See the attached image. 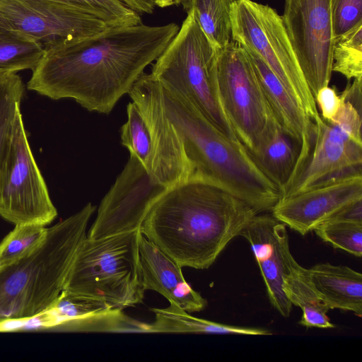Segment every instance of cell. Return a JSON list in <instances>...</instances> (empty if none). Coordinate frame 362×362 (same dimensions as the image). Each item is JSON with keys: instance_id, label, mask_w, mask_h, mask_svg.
<instances>
[{"instance_id": "cell-13", "label": "cell", "mask_w": 362, "mask_h": 362, "mask_svg": "<svg viewBox=\"0 0 362 362\" xmlns=\"http://www.w3.org/2000/svg\"><path fill=\"white\" fill-rule=\"evenodd\" d=\"M312 122L309 154L281 190V199L341 179L362 175V143L324 120L320 113Z\"/></svg>"}, {"instance_id": "cell-29", "label": "cell", "mask_w": 362, "mask_h": 362, "mask_svg": "<svg viewBox=\"0 0 362 362\" xmlns=\"http://www.w3.org/2000/svg\"><path fill=\"white\" fill-rule=\"evenodd\" d=\"M348 80H362V23L335 37L332 49V72Z\"/></svg>"}, {"instance_id": "cell-10", "label": "cell", "mask_w": 362, "mask_h": 362, "mask_svg": "<svg viewBox=\"0 0 362 362\" xmlns=\"http://www.w3.org/2000/svg\"><path fill=\"white\" fill-rule=\"evenodd\" d=\"M0 25L22 33L45 49L110 27L82 9L54 0H1Z\"/></svg>"}, {"instance_id": "cell-18", "label": "cell", "mask_w": 362, "mask_h": 362, "mask_svg": "<svg viewBox=\"0 0 362 362\" xmlns=\"http://www.w3.org/2000/svg\"><path fill=\"white\" fill-rule=\"evenodd\" d=\"M243 48L248 55L273 117L283 129L300 144L293 178L309 154L313 122L264 60L253 50Z\"/></svg>"}, {"instance_id": "cell-31", "label": "cell", "mask_w": 362, "mask_h": 362, "mask_svg": "<svg viewBox=\"0 0 362 362\" xmlns=\"http://www.w3.org/2000/svg\"><path fill=\"white\" fill-rule=\"evenodd\" d=\"M82 9L103 20L110 27L141 24L140 15L120 0H54Z\"/></svg>"}, {"instance_id": "cell-4", "label": "cell", "mask_w": 362, "mask_h": 362, "mask_svg": "<svg viewBox=\"0 0 362 362\" xmlns=\"http://www.w3.org/2000/svg\"><path fill=\"white\" fill-rule=\"evenodd\" d=\"M95 208L89 202L47 228L36 248L0 267V320L33 317L55 302Z\"/></svg>"}, {"instance_id": "cell-37", "label": "cell", "mask_w": 362, "mask_h": 362, "mask_svg": "<svg viewBox=\"0 0 362 362\" xmlns=\"http://www.w3.org/2000/svg\"><path fill=\"white\" fill-rule=\"evenodd\" d=\"M362 80L354 79L340 94L345 101L349 102L358 111L362 110Z\"/></svg>"}, {"instance_id": "cell-3", "label": "cell", "mask_w": 362, "mask_h": 362, "mask_svg": "<svg viewBox=\"0 0 362 362\" xmlns=\"http://www.w3.org/2000/svg\"><path fill=\"white\" fill-rule=\"evenodd\" d=\"M160 92L166 116L192 168V177L218 185L258 213L271 211L281 192L245 146L226 136L189 103L161 85Z\"/></svg>"}, {"instance_id": "cell-7", "label": "cell", "mask_w": 362, "mask_h": 362, "mask_svg": "<svg viewBox=\"0 0 362 362\" xmlns=\"http://www.w3.org/2000/svg\"><path fill=\"white\" fill-rule=\"evenodd\" d=\"M232 40L256 52L311 120L319 114L281 17L268 5L235 0L231 12Z\"/></svg>"}, {"instance_id": "cell-2", "label": "cell", "mask_w": 362, "mask_h": 362, "mask_svg": "<svg viewBox=\"0 0 362 362\" xmlns=\"http://www.w3.org/2000/svg\"><path fill=\"white\" fill-rule=\"evenodd\" d=\"M257 214L218 185L192 177L167 188L140 230L181 267L205 269Z\"/></svg>"}, {"instance_id": "cell-24", "label": "cell", "mask_w": 362, "mask_h": 362, "mask_svg": "<svg viewBox=\"0 0 362 362\" xmlns=\"http://www.w3.org/2000/svg\"><path fill=\"white\" fill-rule=\"evenodd\" d=\"M45 49L22 33L0 25V77L34 70Z\"/></svg>"}, {"instance_id": "cell-17", "label": "cell", "mask_w": 362, "mask_h": 362, "mask_svg": "<svg viewBox=\"0 0 362 362\" xmlns=\"http://www.w3.org/2000/svg\"><path fill=\"white\" fill-rule=\"evenodd\" d=\"M144 290H152L187 313L205 308L207 300L185 281L181 267L141 233L139 242Z\"/></svg>"}, {"instance_id": "cell-32", "label": "cell", "mask_w": 362, "mask_h": 362, "mask_svg": "<svg viewBox=\"0 0 362 362\" xmlns=\"http://www.w3.org/2000/svg\"><path fill=\"white\" fill-rule=\"evenodd\" d=\"M314 231L319 238L334 247L354 256L361 257V223L329 220L318 226Z\"/></svg>"}, {"instance_id": "cell-5", "label": "cell", "mask_w": 362, "mask_h": 362, "mask_svg": "<svg viewBox=\"0 0 362 362\" xmlns=\"http://www.w3.org/2000/svg\"><path fill=\"white\" fill-rule=\"evenodd\" d=\"M216 59V50L189 11L177 34L155 60L150 75L189 103L226 136L240 142L217 94Z\"/></svg>"}, {"instance_id": "cell-15", "label": "cell", "mask_w": 362, "mask_h": 362, "mask_svg": "<svg viewBox=\"0 0 362 362\" xmlns=\"http://www.w3.org/2000/svg\"><path fill=\"white\" fill-rule=\"evenodd\" d=\"M359 199H362V175L281 198L271 212L276 220L304 235Z\"/></svg>"}, {"instance_id": "cell-19", "label": "cell", "mask_w": 362, "mask_h": 362, "mask_svg": "<svg viewBox=\"0 0 362 362\" xmlns=\"http://www.w3.org/2000/svg\"><path fill=\"white\" fill-rule=\"evenodd\" d=\"M300 151V144L285 132L274 117L256 147L248 152L281 192L293 176Z\"/></svg>"}, {"instance_id": "cell-16", "label": "cell", "mask_w": 362, "mask_h": 362, "mask_svg": "<svg viewBox=\"0 0 362 362\" xmlns=\"http://www.w3.org/2000/svg\"><path fill=\"white\" fill-rule=\"evenodd\" d=\"M251 245L272 305L284 317H289L292 304L283 289L286 254L289 250L286 225L272 214L254 216L241 231Z\"/></svg>"}, {"instance_id": "cell-14", "label": "cell", "mask_w": 362, "mask_h": 362, "mask_svg": "<svg viewBox=\"0 0 362 362\" xmlns=\"http://www.w3.org/2000/svg\"><path fill=\"white\" fill-rule=\"evenodd\" d=\"M129 95L139 107L148 124L152 144L149 175L166 188L193 175L182 141L164 110L160 85L150 74L144 73Z\"/></svg>"}, {"instance_id": "cell-30", "label": "cell", "mask_w": 362, "mask_h": 362, "mask_svg": "<svg viewBox=\"0 0 362 362\" xmlns=\"http://www.w3.org/2000/svg\"><path fill=\"white\" fill-rule=\"evenodd\" d=\"M15 226L0 243V267L33 250L47 234L45 226L34 223Z\"/></svg>"}, {"instance_id": "cell-9", "label": "cell", "mask_w": 362, "mask_h": 362, "mask_svg": "<svg viewBox=\"0 0 362 362\" xmlns=\"http://www.w3.org/2000/svg\"><path fill=\"white\" fill-rule=\"evenodd\" d=\"M0 216L15 225L45 226L57 216L32 153L21 112L15 122L9 156L0 181Z\"/></svg>"}, {"instance_id": "cell-1", "label": "cell", "mask_w": 362, "mask_h": 362, "mask_svg": "<svg viewBox=\"0 0 362 362\" xmlns=\"http://www.w3.org/2000/svg\"><path fill=\"white\" fill-rule=\"evenodd\" d=\"M176 23L108 27L45 49L27 88L109 114L177 34Z\"/></svg>"}, {"instance_id": "cell-28", "label": "cell", "mask_w": 362, "mask_h": 362, "mask_svg": "<svg viewBox=\"0 0 362 362\" xmlns=\"http://www.w3.org/2000/svg\"><path fill=\"white\" fill-rule=\"evenodd\" d=\"M127 119L121 128V143L148 173L152 160V144L146 121L133 101L127 107Z\"/></svg>"}, {"instance_id": "cell-27", "label": "cell", "mask_w": 362, "mask_h": 362, "mask_svg": "<svg viewBox=\"0 0 362 362\" xmlns=\"http://www.w3.org/2000/svg\"><path fill=\"white\" fill-rule=\"evenodd\" d=\"M113 308L106 302L95 298L63 290L55 302L45 313L49 329L69 321Z\"/></svg>"}, {"instance_id": "cell-22", "label": "cell", "mask_w": 362, "mask_h": 362, "mask_svg": "<svg viewBox=\"0 0 362 362\" xmlns=\"http://www.w3.org/2000/svg\"><path fill=\"white\" fill-rule=\"evenodd\" d=\"M155 321L148 325L150 332L201 333L240 335H271L269 330L223 325L193 317L180 307L170 304L165 308H152Z\"/></svg>"}, {"instance_id": "cell-26", "label": "cell", "mask_w": 362, "mask_h": 362, "mask_svg": "<svg viewBox=\"0 0 362 362\" xmlns=\"http://www.w3.org/2000/svg\"><path fill=\"white\" fill-rule=\"evenodd\" d=\"M66 332L151 333L149 325L125 315L122 309L95 313L66 322L56 328Z\"/></svg>"}, {"instance_id": "cell-39", "label": "cell", "mask_w": 362, "mask_h": 362, "mask_svg": "<svg viewBox=\"0 0 362 362\" xmlns=\"http://www.w3.org/2000/svg\"><path fill=\"white\" fill-rule=\"evenodd\" d=\"M155 4L160 8H165L180 4L181 0H152Z\"/></svg>"}, {"instance_id": "cell-8", "label": "cell", "mask_w": 362, "mask_h": 362, "mask_svg": "<svg viewBox=\"0 0 362 362\" xmlns=\"http://www.w3.org/2000/svg\"><path fill=\"white\" fill-rule=\"evenodd\" d=\"M216 88L221 107L248 151L274 118L245 49L231 40L216 51Z\"/></svg>"}, {"instance_id": "cell-20", "label": "cell", "mask_w": 362, "mask_h": 362, "mask_svg": "<svg viewBox=\"0 0 362 362\" xmlns=\"http://www.w3.org/2000/svg\"><path fill=\"white\" fill-rule=\"evenodd\" d=\"M310 279L329 310L362 316V274L347 266L320 263L308 269Z\"/></svg>"}, {"instance_id": "cell-34", "label": "cell", "mask_w": 362, "mask_h": 362, "mask_svg": "<svg viewBox=\"0 0 362 362\" xmlns=\"http://www.w3.org/2000/svg\"><path fill=\"white\" fill-rule=\"evenodd\" d=\"M335 125L357 142L362 143L361 112L344 100L335 117L327 122Z\"/></svg>"}, {"instance_id": "cell-33", "label": "cell", "mask_w": 362, "mask_h": 362, "mask_svg": "<svg viewBox=\"0 0 362 362\" xmlns=\"http://www.w3.org/2000/svg\"><path fill=\"white\" fill-rule=\"evenodd\" d=\"M334 37L343 35L362 23V0H331Z\"/></svg>"}, {"instance_id": "cell-25", "label": "cell", "mask_w": 362, "mask_h": 362, "mask_svg": "<svg viewBox=\"0 0 362 362\" xmlns=\"http://www.w3.org/2000/svg\"><path fill=\"white\" fill-rule=\"evenodd\" d=\"M24 89L22 79L16 74L0 77V181L9 156Z\"/></svg>"}, {"instance_id": "cell-12", "label": "cell", "mask_w": 362, "mask_h": 362, "mask_svg": "<svg viewBox=\"0 0 362 362\" xmlns=\"http://www.w3.org/2000/svg\"><path fill=\"white\" fill-rule=\"evenodd\" d=\"M167 189L132 155L99 205L86 237L98 239L141 228L153 203Z\"/></svg>"}, {"instance_id": "cell-11", "label": "cell", "mask_w": 362, "mask_h": 362, "mask_svg": "<svg viewBox=\"0 0 362 362\" xmlns=\"http://www.w3.org/2000/svg\"><path fill=\"white\" fill-rule=\"evenodd\" d=\"M281 17L315 98L321 88L329 86L332 74L331 0H285Z\"/></svg>"}, {"instance_id": "cell-36", "label": "cell", "mask_w": 362, "mask_h": 362, "mask_svg": "<svg viewBox=\"0 0 362 362\" xmlns=\"http://www.w3.org/2000/svg\"><path fill=\"white\" fill-rule=\"evenodd\" d=\"M329 220L349 221L362 224V199L356 201L346 206Z\"/></svg>"}, {"instance_id": "cell-38", "label": "cell", "mask_w": 362, "mask_h": 362, "mask_svg": "<svg viewBox=\"0 0 362 362\" xmlns=\"http://www.w3.org/2000/svg\"><path fill=\"white\" fill-rule=\"evenodd\" d=\"M127 6L141 15L144 13H151L155 8V4L152 0H120Z\"/></svg>"}, {"instance_id": "cell-23", "label": "cell", "mask_w": 362, "mask_h": 362, "mask_svg": "<svg viewBox=\"0 0 362 362\" xmlns=\"http://www.w3.org/2000/svg\"><path fill=\"white\" fill-rule=\"evenodd\" d=\"M235 0H181L186 13L192 11L202 30L217 51L232 40L231 12Z\"/></svg>"}, {"instance_id": "cell-6", "label": "cell", "mask_w": 362, "mask_h": 362, "mask_svg": "<svg viewBox=\"0 0 362 362\" xmlns=\"http://www.w3.org/2000/svg\"><path fill=\"white\" fill-rule=\"evenodd\" d=\"M140 228L98 239L87 237L75 254L64 289L124 309L143 302Z\"/></svg>"}, {"instance_id": "cell-21", "label": "cell", "mask_w": 362, "mask_h": 362, "mask_svg": "<svg viewBox=\"0 0 362 362\" xmlns=\"http://www.w3.org/2000/svg\"><path fill=\"white\" fill-rule=\"evenodd\" d=\"M283 289L292 305L300 307L303 311L300 325L308 328L335 327L327 314L329 308L315 288L308 269L303 267L296 261L290 249L286 254Z\"/></svg>"}, {"instance_id": "cell-35", "label": "cell", "mask_w": 362, "mask_h": 362, "mask_svg": "<svg viewBox=\"0 0 362 362\" xmlns=\"http://www.w3.org/2000/svg\"><path fill=\"white\" fill-rule=\"evenodd\" d=\"M314 99L321 111L320 116L327 122H330L335 117L344 101L335 88L329 86L321 88Z\"/></svg>"}]
</instances>
